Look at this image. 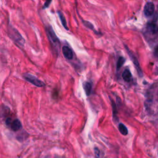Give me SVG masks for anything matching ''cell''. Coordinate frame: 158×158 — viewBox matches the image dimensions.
I'll return each instance as SVG.
<instances>
[{"instance_id": "1", "label": "cell", "mask_w": 158, "mask_h": 158, "mask_svg": "<svg viewBox=\"0 0 158 158\" xmlns=\"http://www.w3.org/2000/svg\"><path fill=\"white\" fill-rule=\"evenodd\" d=\"M144 34H145L146 38L148 40H153V38L154 39L155 36V38H157V25L156 19L155 21H152L148 22L146 24Z\"/></svg>"}, {"instance_id": "2", "label": "cell", "mask_w": 158, "mask_h": 158, "mask_svg": "<svg viewBox=\"0 0 158 158\" xmlns=\"http://www.w3.org/2000/svg\"><path fill=\"white\" fill-rule=\"evenodd\" d=\"M46 31L47 33V35L49 38L50 42L52 43V45L54 46L55 48H59L60 46L59 40L58 38V36L56 35L55 32H54L52 26H48L46 27Z\"/></svg>"}, {"instance_id": "3", "label": "cell", "mask_w": 158, "mask_h": 158, "mask_svg": "<svg viewBox=\"0 0 158 158\" xmlns=\"http://www.w3.org/2000/svg\"><path fill=\"white\" fill-rule=\"evenodd\" d=\"M24 78L25 79V80L30 82L32 84L37 87H43L45 85V83L42 81H41L38 78L31 75L29 74H26L24 75Z\"/></svg>"}, {"instance_id": "4", "label": "cell", "mask_w": 158, "mask_h": 158, "mask_svg": "<svg viewBox=\"0 0 158 158\" xmlns=\"http://www.w3.org/2000/svg\"><path fill=\"white\" fill-rule=\"evenodd\" d=\"M9 35L11 36V38L19 45L24 46L25 40L16 29H13L12 28V29L11 30V33Z\"/></svg>"}, {"instance_id": "5", "label": "cell", "mask_w": 158, "mask_h": 158, "mask_svg": "<svg viewBox=\"0 0 158 158\" xmlns=\"http://www.w3.org/2000/svg\"><path fill=\"white\" fill-rule=\"evenodd\" d=\"M6 124L8 126H10L11 128L13 131H18L21 130L22 127L21 122L19 120L15 119L12 120L10 118H9L6 120Z\"/></svg>"}, {"instance_id": "6", "label": "cell", "mask_w": 158, "mask_h": 158, "mask_svg": "<svg viewBox=\"0 0 158 158\" xmlns=\"http://www.w3.org/2000/svg\"><path fill=\"white\" fill-rule=\"evenodd\" d=\"M155 10V4L152 2H148L145 4V7H144L143 12L145 16L147 17H151L154 14Z\"/></svg>"}, {"instance_id": "7", "label": "cell", "mask_w": 158, "mask_h": 158, "mask_svg": "<svg viewBox=\"0 0 158 158\" xmlns=\"http://www.w3.org/2000/svg\"><path fill=\"white\" fill-rule=\"evenodd\" d=\"M126 48H127V52H128V54L130 56V58H131V59H132V62L133 63V64L135 65V67L137 69L138 75L140 76V77H142L143 72H142V71L140 66V64H139V62L138 61V59H137V57L131 52V51L129 50V49L127 47H126Z\"/></svg>"}, {"instance_id": "8", "label": "cell", "mask_w": 158, "mask_h": 158, "mask_svg": "<svg viewBox=\"0 0 158 158\" xmlns=\"http://www.w3.org/2000/svg\"><path fill=\"white\" fill-rule=\"evenodd\" d=\"M63 54L64 55V56L67 59L69 60H71L74 58V53L72 52V50L69 47V46H64L63 47Z\"/></svg>"}, {"instance_id": "9", "label": "cell", "mask_w": 158, "mask_h": 158, "mask_svg": "<svg viewBox=\"0 0 158 158\" xmlns=\"http://www.w3.org/2000/svg\"><path fill=\"white\" fill-rule=\"evenodd\" d=\"M122 78L126 82H130L132 80V75L129 69H125L122 73Z\"/></svg>"}, {"instance_id": "10", "label": "cell", "mask_w": 158, "mask_h": 158, "mask_svg": "<svg viewBox=\"0 0 158 158\" xmlns=\"http://www.w3.org/2000/svg\"><path fill=\"white\" fill-rule=\"evenodd\" d=\"M83 89H84L85 90L87 96H90L91 95V90H92L91 83L88 82H85L83 83Z\"/></svg>"}, {"instance_id": "11", "label": "cell", "mask_w": 158, "mask_h": 158, "mask_svg": "<svg viewBox=\"0 0 158 158\" xmlns=\"http://www.w3.org/2000/svg\"><path fill=\"white\" fill-rule=\"evenodd\" d=\"M58 14H59L60 19H61V22L62 23V24H63V27L67 30H68L69 29H68V27L67 26V22H66V18H65V17H64V15L63 14V13L61 11H58Z\"/></svg>"}, {"instance_id": "12", "label": "cell", "mask_w": 158, "mask_h": 158, "mask_svg": "<svg viewBox=\"0 0 158 158\" xmlns=\"http://www.w3.org/2000/svg\"><path fill=\"white\" fill-rule=\"evenodd\" d=\"M112 101V107H113V120H114V122H117L119 119L117 117V110L116 109V106L115 104L114 103V102Z\"/></svg>"}, {"instance_id": "13", "label": "cell", "mask_w": 158, "mask_h": 158, "mask_svg": "<svg viewBox=\"0 0 158 158\" xmlns=\"http://www.w3.org/2000/svg\"><path fill=\"white\" fill-rule=\"evenodd\" d=\"M118 128H119V132H120V133H121L122 135H123L125 136L128 134V129L127 128V127H125L123 124H120L119 125Z\"/></svg>"}, {"instance_id": "14", "label": "cell", "mask_w": 158, "mask_h": 158, "mask_svg": "<svg viewBox=\"0 0 158 158\" xmlns=\"http://www.w3.org/2000/svg\"><path fill=\"white\" fill-rule=\"evenodd\" d=\"M125 63V59L122 56H120L117 60V70H119L121 68Z\"/></svg>"}, {"instance_id": "15", "label": "cell", "mask_w": 158, "mask_h": 158, "mask_svg": "<svg viewBox=\"0 0 158 158\" xmlns=\"http://www.w3.org/2000/svg\"><path fill=\"white\" fill-rule=\"evenodd\" d=\"M83 24H84V25H85L87 28H88V29H92V30H93V29H94L93 25L90 22H87V21H83Z\"/></svg>"}, {"instance_id": "16", "label": "cell", "mask_w": 158, "mask_h": 158, "mask_svg": "<svg viewBox=\"0 0 158 158\" xmlns=\"http://www.w3.org/2000/svg\"><path fill=\"white\" fill-rule=\"evenodd\" d=\"M94 153H95V158H100V151L99 150L98 148L97 147H95L94 148Z\"/></svg>"}, {"instance_id": "17", "label": "cell", "mask_w": 158, "mask_h": 158, "mask_svg": "<svg viewBox=\"0 0 158 158\" xmlns=\"http://www.w3.org/2000/svg\"><path fill=\"white\" fill-rule=\"evenodd\" d=\"M52 3V1H46L45 4H44V7L45 8H48L49 6V4Z\"/></svg>"}]
</instances>
